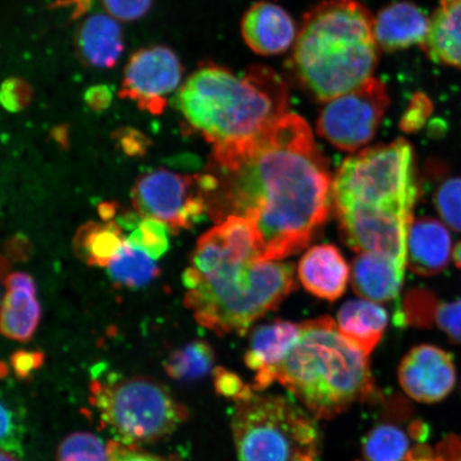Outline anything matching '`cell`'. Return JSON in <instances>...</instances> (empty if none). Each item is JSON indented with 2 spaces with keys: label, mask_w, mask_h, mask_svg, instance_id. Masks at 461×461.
I'll return each instance as SVG.
<instances>
[{
  "label": "cell",
  "mask_w": 461,
  "mask_h": 461,
  "mask_svg": "<svg viewBox=\"0 0 461 461\" xmlns=\"http://www.w3.org/2000/svg\"><path fill=\"white\" fill-rule=\"evenodd\" d=\"M43 362L44 355L41 351L19 350L11 357V366L16 376L22 379L32 376L34 371L43 366Z\"/></svg>",
  "instance_id": "cell-38"
},
{
  "label": "cell",
  "mask_w": 461,
  "mask_h": 461,
  "mask_svg": "<svg viewBox=\"0 0 461 461\" xmlns=\"http://www.w3.org/2000/svg\"><path fill=\"white\" fill-rule=\"evenodd\" d=\"M411 432L393 423H382L368 432L363 442L366 461H406L411 452Z\"/></svg>",
  "instance_id": "cell-25"
},
{
  "label": "cell",
  "mask_w": 461,
  "mask_h": 461,
  "mask_svg": "<svg viewBox=\"0 0 461 461\" xmlns=\"http://www.w3.org/2000/svg\"><path fill=\"white\" fill-rule=\"evenodd\" d=\"M262 257L261 238L243 217L229 216L201 236L192 256L199 284L184 301L199 325L244 336L295 290L294 265Z\"/></svg>",
  "instance_id": "cell-2"
},
{
  "label": "cell",
  "mask_w": 461,
  "mask_h": 461,
  "mask_svg": "<svg viewBox=\"0 0 461 461\" xmlns=\"http://www.w3.org/2000/svg\"><path fill=\"white\" fill-rule=\"evenodd\" d=\"M288 101L287 85L273 68L255 66L240 77L211 65L186 80L176 105L215 154L240 146L284 117Z\"/></svg>",
  "instance_id": "cell-4"
},
{
  "label": "cell",
  "mask_w": 461,
  "mask_h": 461,
  "mask_svg": "<svg viewBox=\"0 0 461 461\" xmlns=\"http://www.w3.org/2000/svg\"><path fill=\"white\" fill-rule=\"evenodd\" d=\"M91 402L126 446L163 439L185 422L188 411L157 380L130 377L91 384Z\"/></svg>",
  "instance_id": "cell-8"
},
{
  "label": "cell",
  "mask_w": 461,
  "mask_h": 461,
  "mask_svg": "<svg viewBox=\"0 0 461 461\" xmlns=\"http://www.w3.org/2000/svg\"><path fill=\"white\" fill-rule=\"evenodd\" d=\"M108 445L109 453H111L109 461H182L173 457L158 456V455H152L120 442H109Z\"/></svg>",
  "instance_id": "cell-37"
},
{
  "label": "cell",
  "mask_w": 461,
  "mask_h": 461,
  "mask_svg": "<svg viewBox=\"0 0 461 461\" xmlns=\"http://www.w3.org/2000/svg\"><path fill=\"white\" fill-rule=\"evenodd\" d=\"M182 77V63L175 51L166 46H149L131 57L119 95L134 101L142 111L160 114L167 106V95L178 88Z\"/></svg>",
  "instance_id": "cell-11"
},
{
  "label": "cell",
  "mask_w": 461,
  "mask_h": 461,
  "mask_svg": "<svg viewBox=\"0 0 461 461\" xmlns=\"http://www.w3.org/2000/svg\"><path fill=\"white\" fill-rule=\"evenodd\" d=\"M85 101L92 111L104 112L112 105L113 92L106 85L92 86L85 94Z\"/></svg>",
  "instance_id": "cell-40"
},
{
  "label": "cell",
  "mask_w": 461,
  "mask_h": 461,
  "mask_svg": "<svg viewBox=\"0 0 461 461\" xmlns=\"http://www.w3.org/2000/svg\"><path fill=\"white\" fill-rule=\"evenodd\" d=\"M406 461H436L434 454L428 447H417L411 449Z\"/></svg>",
  "instance_id": "cell-43"
},
{
  "label": "cell",
  "mask_w": 461,
  "mask_h": 461,
  "mask_svg": "<svg viewBox=\"0 0 461 461\" xmlns=\"http://www.w3.org/2000/svg\"><path fill=\"white\" fill-rule=\"evenodd\" d=\"M349 267L336 246L317 245L304 253L298 265V276L312 295L336 302L344 295L349 281Z\"/></svg>",
  "instance_id": "cell-16"
},
{
  "label": "cell",
  "mask_w": 461,
  "mask_h": 461,
  "mask_svg": "<svg viewBox=\"0 0 461 461\" xmlns=\"http://www.w3.org/2000/svg\"><path fill=\"white\" fill-rule=\"evenodd\" d=\"M114 138L128 155H143L149 146L148 138L135 129H121L114 132Z\"/></svg>",
  "instance_id": "cell-39"
},
{
  "label": "cell",
  "mask_w": 461,
  "mask_h": 461,
  "mask_svg": "<svg viewBox=\"0 0 461 461\" xmlns=\"http://www.w3.org/2000/svg\"><path fill=\"white\" fill-rule=\"evenodd\" d=\"M275 383L316 420L336 418L376 392L368 356L330 316L302 322L301 338L276 370Z\"/></svg>",
  "instance_id": "cell-5"
},
{
  "label": "cell",
  "mask_w": 461,
  "mask_h": 461,
  "mask_svg": "<svg viewBox=\"0 0 461 461\" xmlns=\"http://www.w3.org/2000/svg\"><path fill=\"white\" fill-rule=\"evenodd\" d=\"M214 384L218 394L229 399L240 401L252 393V385L243 383L239 375L226 370L223 367H217L214 371Z\"/></svg>",
  "instance_id": "cell-34"
},
{
  "label": "cell",
  "mask_w": 461,
  "mask_h": 461,
  "mask_svg": "<svg viewBox=\"0 0 461 461\" xmlns=\"http://www.w3.org/2000/svg\"><path fill=\"white\" fill-rule=\"evenodd\" d=\"M33 99V90L24 79L9 77L5 80L0 91V102L10 113H19L25 109Z\"/></svg>",
  "instance_id": "cell-32"
},
{
  "label": "cell",
  "mask_w": 461,
  "mask_h": 461,
  "mask_svg": "<svg viewBox=\"0 0 461 461\" xmlns=\"http://www.w3.org/2000/svg\"><path fill=\"white\" fill-rule=\"evenodd\" d=\"M62 3L73 5L72 20H77L88 13L92 7L94 0H61L59 4Z\"/></svg>",
  "instance_id": "cell-42"
},
{
  "label": "cell",
  "mask_w": 461,
  "mask_h": 461,
  "mask_svg": "<svg viewBox=\"0 0 461 461\" xmlns=\"http://www.w3.org/2000/svg\"><path fill=\"white\" fill-rule=\"evenodd\" d=\"M54 140L60 144L62 147H67L68 143V130L67 126H59L51 132Z\"/></svg>",
  "instance_id": "cell-45"
},
{
  "label": "cell",
  "mask_w": 461,
  "mask_h": 461,
  "mask_svg": "<svg viewBox=\"0 0 461 461\" xmlns=\"http://www.w3.org/2000/svg\"><path fill=\"white\" fill-rule=\"evenodd\" d=\"M436 461H461V436L449 435L436 447Z\"/></svg>",
  "instance_id": "cell-41"
},
{
  "label": "cell",
  "mask_w": 461,
  "mask_h": 461,
  "mask_svg": "<svg viewBox=\"0 0 461 461\" xmlns=\"http://www.w3.org/2000/svg\"><path fill=\"white\" fill-rule=\"evenodd\" d=\"M23 413L21 409L14 405L13 401L3 397L2 400V431L0 441L4 451L10 453L22 452L23 435H24V424H23Z\"/></svg>",
  "instance_id": "cell-31"
},
{
  "label": "cell",
  "mask_w": 461,
  "mask_h": 461,
  "mask_svg": "<svg viewBox=\"0 0 461 461\" xmlns=\"http://www.w3.org/2000/svg\"><path fill=\"white\" fill-rule=\"evenodd\" d=\"M387 86L376 77L325 103L316 130L342 151L355 152L370 143L390 106Z\"/></svg>",
  "instance_id": "cell-9"
},
{
  "label": "cell",
  "mask_w": 461,
  "mask_h": 461,
  "mask_svg": "<svg viewBox=\"0 0 461 461\" xmlns=\"http://www.w3.org/2000/svg\"><path fill=\"white\" fill-rule=\"evenodd\" d=\"M215 355L212 346L194 341L171 354L166 362V372L176 380H194L205 376L214 366Z\"/></svg>",
  "instance_id": "cell-26"
},
{
  "label": "cell",
  "mask_w": 461,
  "mask_h": 461,
  "mask_svg": "<svg viewBox=\"0 0 461 461\" xmlns=\"http://www.w3.org/2000/svg\"><path fill=\"white\" fill-rule=\"evenodd\" d=\"M107 14L115 20L131 22L141 19L153 5V0H101Z\"/></svg>",
  "instance_id": "cell-33"
},
{
  "label": "cell",
  "mask_w": 461,
  "mask_h": 461,
  "mask_svg": "<svg viewBox=\"0 0 461 461\" xmlns=\"http://www.w3.org/2000/svg\"><path fill=\"white\" fill-rule=\"evenodd\" d=\"M374 16L358 0H325L303 16L286 67L305 95L325 104L374 77Z\"/></svg>",
  "instance_id": "cell-3"
},
{
  "label": "cell",
  "mask_w": 461,
  "mask_h": 461,
  "mask_svg": "<svg viewBox=\"0 0 461 461\" xmlns=\"http://www.w3.org/2000/svg\"><path fill=\"white\" fill-rule=\"evenodd\" d=\"M452 257V239L447 229L434 218L413 221L407 241V265L423 276L440 274Z\"/></svg>",
  "instance_id": "cell-18"
},
{
  "label": "cell",
  "mask_w": 461,
  "mask_h": 461,
  "mask_svg": "<svg viewBox=\"0 0 461 461\" xmlns=\"http://www.w3.org/2000/svg\"><path fill=\"white\" fill-rule=\"evenodd\" d=\"M168 230V227L157 219L144 218L128 240L152 258H158L169 249Z\"/></svg>",
  "instance_id": "cell-29"
},
{
  "label": "cell",
  "mask_w": 461,
  "mask_h": 461,
  "mask_svg": "<svg viewBox=\"0 0 461 461\" xmlns=\"http://www.w3.org/2000/svg\"><path fill=\"white\" fill-rule=\"evenodd\" d=\"M453 258L455 264L457 265L458 268H461V241L455 246L454 251H453Z\"/></svg>",
  "instance_id": "cell-46"
},
{
  "label": "cell",
  "mask_w": 461,
  "mask_h": 461,
  "mask_svg": "<svg viewBox=\"0 0 461 461\" xmlns=\"http://www.w3.org/2000/svg\"><path fill=\"white\" fill-rule=\"evenodd\" d=\"M431 113V103L429 97L419 94L412 97L411 104L401 121V129L403 131L413 132L425 124Z\"/></svg>",
  "instance_id": "cell-36"
},
{
  "label": "cell",
  "mask_w": 461,
  "mask_h": 461,
  "mask_svg": "<svg viewBox=\"0 0 461 461\" xmlns=\"http://www.w3.org/2000/svg\"><path fill=\"white\" fill-rule=\"evenodd\" d=\"M241 36L259 56H276L292 50L298 28L293 17L280 5L257 3L246 11L240 23Z\"/></svg>",
  "instance_id": "cell-14"
},
{
  "label": "cell",
  "mask_w": 461,
  "mask_h": 461,
  "mask_svg": "<svg viewBox=\"0 0 461 461\" xmlns=\"http://www.w3.org/2000/svg\"><path fill=\"white\" fill-rule=\"evenodd\" d=\"M75 45L80 60L86 66L113 68L124 50L122 29L113 17L92 15L79 26Z\"/></svg>",
  "instance_id": "cell-19"
},
{
  "label": "cell",
  "mask_w": 461,
  "mask_h": 461,
  "mask_svg": "<svg viewBox=\"0 0 461 461\" xmlns=\"http://www.w3.org/2000/svg\"><path fill=\"white\" fill-rule=\"evenodd\" d=\"M405 264L389 256L361 252L351 267V285L356 294L374 303H388L400 295Z\"/></svg>",
  "instance_id": "cell-17"
},
{
  "label": "cell",
  "mask_w": 461,
  "mask_h": 461,
  "mask_svg": "<svg viewBox=\"0 0 461 461\" xmlns=\"http://www.w3.org/2000/svg\"><path fill=\"white\" fill-rule=\"evenodd\" d=\"M387 311L371 301L345 303L338 313V328L343 336L367 356L376 348L388 326Z\"/></svg>",
  "instance_id": "cell-21"
},
{
  "label": "cell",
  "mask_w": 461,
  "mask_h": 461,
  "mask_svg": "<svg viewBox=\"0 0 461 461\" xmlns=\"http://www.w3.org/2000/svg\"><path fill=\"white\" fill-rule=\"evenodd\" d=\"M434 203L447 226L461 232V176L443 182L434 195Z\"/></svg>",
  "instance_id": "cell-30"
},
{
  "label": "cell",
  "mask_w": 461,
  "mask_h": 461,
  "mask_svg": "<svg viewBox=\"0 0 461 461\" xmlns=\"http://www.w3.org/2000/svg\"><path fill=\"white\" fill-rule=\"evenodd\" d=\"M214 161V212L255 226L263 261L301 252L330 217V165L301 115L287 113L240 146L215 154Z\"/></svg>",
  "instance_id": "cell-1"
},
{
  "label": "cell",
  "mask_w": 461,
  "mask_h": 461,
  "mask_svg": "<svg viewBox=\"0 0 461 461\" xmlns=\"http://www.w3.org/2000/svg\"><path fill=\"white\" fill-rule=\"evenodd\" d=\"M302 334V322L274 321L252 331L245 355L246 366L255 372L252 388L267 390L275 384L276 372L291 353Z\"/></svg>",
  "instance_id": "cell-13"
},
{
  "label": "cell",
  "mask_w": 461,
  "mask_h": 461,
  "mask_svg": "<svg viewBox=\"0 0 461 461\" xmlns=\"http://www.w3.org/2000/svg\"><path fill=\"white\" fill-rule=\"evenodd\" d=\"M115 210H117V205L115 203H112V202H105L99 207V212L103 221H109L115 214Z\"/></svg>",
  "instance_id": "cell-44"
},
{
  "label": "cell",
  "mask_w": 461,
  "mask_h": 461,
  "mask_svg": "<svg viewBox=\"0 0 461 461\" xmlns=\"http://www.w3.org/2000/svg\"><path fill=\"white\" fill-rule=\"evenodd\" d=\"M125 240L119 223L89 222L77 230L74 250L79 258L91 267H108Z\"/></svg>",
  "instance_id": "cell-23"
},
{
  "label": "cell",
  "mask_w": 461,
  "mask_h": 461,
  "mask_svg": "<svg viewBox=\"0 0 461 461\" xmlns=\"http://www.w3.org/2000/svg\"><path fill=\"white\" fill-rule=\"evenodd\" d=\"M0 461H19L15 457V455L14 453H10L7 451H2V455H0Z\"/></svg>",
  "instance_id": "cell-47"
},
{
  "label": "cell",
  "mask_w": 461,
  "mask_h": 461,
  "mask_svg": "<svg viewBox=\"0 0 461 461\" xmlns=\"http://www.w3.org/2000/svg\"><path fill=\"white\" fill-rule=\"evenodd\" d=\"M197 176L159 169L146 173L131 192L132 203L140 216L157 219L177 233L204 218L207 203Z\"/></svg>",
  "instance_id": "cell-10"
},
{
  "label": "cell",
  "mask_w": 461,
  "mask_h": 461,
  "mask_svg": "<svg viewBox=\"0 0 461 461\" xmlns=\"http://www.w3.org/2000/svg\"><path fill=\"white\" fill-rule=\"evenodd\" d=\"M438 307L439 303L434 294L423 288H414L403 297L396 311L395 321L399 325L430 327L434 324Z\"/></svg>",
  "instance_id": "cell-27"
},
{
  "label": "cell",
  "mask_w": 461,
  "mask_h": 461,
  "mask_svg": "<svg viewBox=\"0 0 461 461\" xmlns=\"http://www.w3.org/2000/svg\"><path fill=\"white\" fill-rule=\"evenodd\" d=\"M420 49L432 61L461 68V0H440Z\"/></svg>",
  "instance_id": "cell-20"
},
{
  "label": "cell",
  "mask_w": 461,
  "mask_h": 461,
  "mask_svg": "<svg viewBox=\"0 0 461 461\" xmlns=\"http://www.w3.org/2000/svg\"><path fill=\"white\" fill-rule=\"evenodd\" d=\"M429 25L430 19L418 5L402 0L385 5L374 16V36L380 50L395 53L422 45Z\"/></svg>",
  "instance_id": "cell-15"
},
{
  "label": "cell",
  "mask_w": 461,
  "mask_h": 461,
  "mask_svg": "<svg viewBox=\"0 0 461 461\" xmlns=\"http://www.w3.org/2000/svg\"><path fill=\"white\" fill-rule=\"evenodd\" d=\"M108 274L115 285L140 288L149 284L159 275L154 258L140 248L125 240L118 255L108 265Z\"/></svg>",
  "instance_id": "cell-24"
},
{
  "label": "cell",
  "mask_w": 461,
  "mask_h": 461,
  "mask_svg": "<svg viewBox=\"0 0 461 461\" xmlns=\"http://www.w3.org/2000/svg\"><path fill=\"white\" fill-rule=\"evenodd\" d=\"M418 195L412 147L402 138L346 158L332 183L336 215L375 214L412 221Z\"/></svg>",
  "instance_id": "cell-6"
},
{
  "label": "cell",
  "mask_w": 461,
  "mask_h": 461,
  "mask_svg": "<svg viewBox=\"0 0 461 461\" xmlns=\"http://www.w3.org/2000/svg\"><path fill=\"white\" fill-rule=\"evenodd\" d=\"M401 387L412 400L434 403L451 393L456 384L453 357L434 345H419L403 357L399 367Z\"/></svg>",
  "instance_id": "cell-12"
},
{
  "label": "cell",
  "mask_w": 461,
  "mask_h": 461,
  "mask_svg": "<svg viewBox=\"0 0 461 461\" xmlns=\"http://www.w3.org/2000/svg\"><path fill=\"white\" fill-rule=\"evenodd\" d=\"M109 445L90 432H75L63 439L57 461H109Z\"/></svg>",
  "instance_id": "cell-28"
},
{
  "label": "cell",
  "mask_w": 461,
  "mask_h": 461,
  "mask_svg": "<svg viewBox=\"0 0 461 461\" xmlns=\"http://www.w3.org/2000/svg\"><path fill=\"white\" fill-rule=\"evenodd\" d=\"M41 319V308L36 299V287L7 288L0 327L5 337L27 342L33 336Z\"/></svg>",
  "instance_id": "cell-22"
},
{
  "label": "cell",
  "mask_w": 461,
  "mask_h": 461,
  "mask_svg": "<svg viewBox=\"0 0 461 461\" xmlns=\"http://www.w3.org/2000/svg\"><path fill=\"white\" fill-rule=\"evenodd\" d=\"M315 420L288 397L253 391L235 402L230 420L239 461H320Z\"/></svg>",
  "instance_id": "cell-7"
},
{
  "label": "cell",
  "mask_w": 461,
  "mask_h": 461,
  "mask_svg": "<svg viewBox=\"0 0 461 461\" xmlns=\"http://www.w3.org/2000/svg\"><path fill=\"white\" fill-rule=\"evenodd\" d=\"M435 321L447 334L449 341L461 344V299L458 302L439 304Z\"/></svg>",
  "instance_id": "cell-35"
}]
</instances>
